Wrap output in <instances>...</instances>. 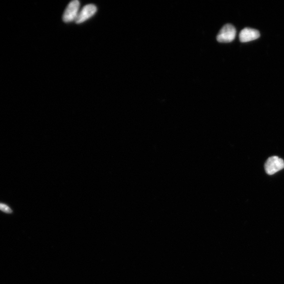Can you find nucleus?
Wrapping results in <instances>:
<instances>
[{
	"label": "nucleus",
	"instance_id": "obj_2",
	"mask_svg": "<svg viewBox=\"0 0 284 284\" xmlns=\"http://www.w3.org/2000/svg\"><path fill=\"white\" fill-rule=\"evenodd\" d=\"M80 3L79 1L74 0L68 5L63 16V20L66 23L72 22L76 20L79 13Z\"/></svg>",
	"mask_w": 284,
	"mask_h": 284
},
{
	"label": "nucleus",
	"instance_id": "obj_1",
	"mask_svg": "<svg viewBox=\"0 0 284 284\" xmlns=\"http://www.w3.org/2000/svg\"><path fill=\"white\" fill-rule=\"evenodd\" d=\"M237 30L235 27L231 24L225 25L219 32L217 40L219 42L229 43L235 39Z\"/></svg>",
	"mask_w": 284,
	"mask_h": 284
},
{
	"label": "nucleus",
	"instance_id": "obj_5",
	"mask_svg": "<svg viewBox=\"0 0 284 284\" xmlns=\"http://www.w3.org/2000/svg\"><path fill=\"white\" fill-rule=\"evenodd\" d=\"M260 37V32L254 28L246 27L239 33V40L241 42H248L259 39Z\"/></svg>",
	"mask_w": 284,
	"mask_h": 284
},
{
	"label": "nucleus",
	"instance_id": "obj_4",
	"mask_svg": "<svg viewBox=\"0 0 284 284\" xmlns=\"http://www.w3.org/2000/svg\"><path fill=\"white\" fill-rule=\"evenodd\" d=\"M97 12L96 6L94 4H88L83 7L75 20L77 24H81L93 17Z\"/></svg>",
	"mask_w": 284,
	"mask_h": 284
},
{
	"label": "nucleus",
	"instance_id": "obj_3",
	"mask_svg": "<svg viewBox=\"0 0 284 284\" xmlns=\"http://www.w3.org/2000/svg\"><path fill=\"white\" fill-rule=\"evenodd\" d=\"M284 168V161L278 156H272L269 158L265 165L266 173L272 175Z\"/></svg>",
	"mask_w": 284,
	"mask_h": 284
},
{
	"label": "nucleus",
	"instance_id": "obj_6",
	"mask_svg": "<svg viewBox=\"0 0 284 284\" xmlns=\"http://www.w3.org/2000/svg\"><path fill=\"white\" fill-rule=\"evenodd\" d=\"M0 210L6 213H9V214L12 212L11 209L8 207V205L2 203H0Z\"/></svg>",
	"mask_w": 284,
	"mask_h": 284
}]
</instances>
